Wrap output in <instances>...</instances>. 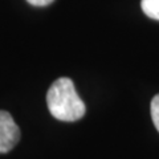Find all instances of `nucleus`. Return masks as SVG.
<instances>
[{"mask_svg":"<svg viewBox=\"0 0 159 159\" xmlns=\"http://www.w3.org/2000/svg\"><path fill=\"white\" fill-rule=\"evenodd\" d=\"M151 118L157 130L159 131V94H157L151 101Z\"/></svg>","mask_w":159,"mask_h":159,"instance_id":"4","label":"nucleus"},{"mask_svg":"<svg viewBox=\"0 0 159 159\" xmlns=\"http://www.w3.org/2000/svg\"><path fill=\"white\" fill-rule=\"evenodd\" d=\"M20 129L8 111L0 110V154L8 152L17 145Z\"/></svg>","mask_w":159,"mask_h":159,"instance_id":"2","label":"nucleus"},{"mask_svg":"<svg viewBox=\"0 0 159 159\" xmlns=\"http://www.w3.org/2000/svg\"><path fill=\"white\" fill-rule=\"evenodd\" d=\"M47 103L52 116L64 122L78 121L86 111L85 103L68 77H61L52 84L47 93Z\"/></svg>","mask_w":159,"mask_h":159,"instance_id":"1","label":"nucleus"},{"mask_svg":"<svg viewBox=\"0 0 159 159\" xmlns=\"http://www.w3.org/2000/svg\"><path fill=\"white\" fill-rule=\"evenodd\" d=\"M142 11L148 17L159 20V0H142L141 2Z\"/></svg>","mask_w":159,"mask_h":159,"instance_id":"3","label":"nucleus"},{"mask_svg":"<svg viewBox=\"0 0 159 159\" xmlns=\"http://www.w3.org/2000/svg\"><path fill=\"white\" fill-rule=\"evenodd\" d=\"M29 4H32L34 7H45V6H49L52 4L54 0H27Z\"/></svg>","mask_w":159,"mask_h":159,"instance_id":"5","label":"nucleus"}]
</instances>
